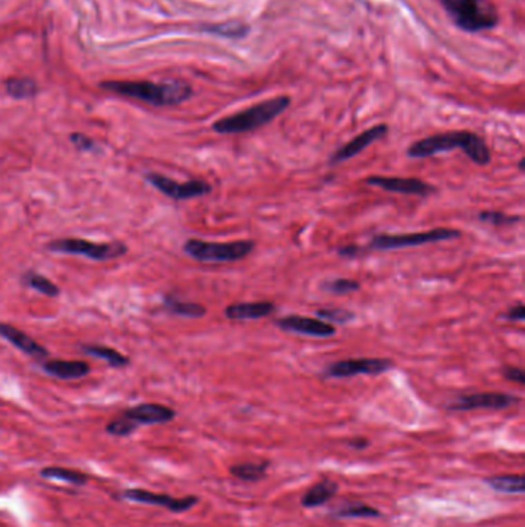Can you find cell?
Listing matches in <instances>:
<instances>
[{"instance_id":"d4e9b609","label":"cell","mask_w":525,"mask_h":527,"mask_svg":"<svg viewBox=\"0 0 525 527\" xmlns=\"http://www.w3.org/2000/svg\"><path fill=\"white\" fill-rule=\"evenodd\" d=\"M268 463H242L234 464L230 468L231 475L242 479V481H259L267 474Z\"/></svg>"},{"instance_id":"e575fe53","label":"cell","mask_w":525,"mask_h":527,"mask_svg":"<svg viewBox=\"0 0 525 527\" xmlns=\"http://www.w3.org/2000/svg\"><path fill=\"white\" fill-rule=\"evenodd\" d=\"M502 375L507 378L508 381H513L517 384H524L525 382V371L519 367L515 366H506L502 370Z\"/></svg>"},{"instance_id":"d590c367","label":"cell","mask_w":525,"mask_h":527,"mask_svg":"<svg viewBox=\"0 0 525 527\" xmlns=\"http://www.w3.org/2000/svg\"><path fill=\"white\" fill-rule=\"evenodd\" d=\"M363 252H365V248H362V247L356 246V244H348V246L338 247V255L339 256H344V258H356V256H359Z\"/></svg>"},{"instance_id":"4fadbf2b","label":"cell","mask_w":525,"mask_h":527,"mask_svg":"<svg viewBox=\"0 0 525 527\" xmlns=\"http://www.w3.org/2000/svg\"><path fill=\"white\" fill-rule=\"evenodd\" d=\"M122 497L125 499H130V501H134V503L159 506V508H165V509L171 510L174 513L187 512L198 504L196 497L174 498L170 495H164V493H154V492L144 490V489H126L122 492Z\"/></svg>"},{"instance_id":"2e32d148","label":"cell","mask_w":525,"mask_h":527,"mask_svg":"<svg viewBox=\"0 0 525 527\" xmlns=\"http://www.w3.org/2000/svg\"><path fill=\"white\" fill-rule=\"evenodd\" d=\"M0 338L12 344L20 351H23L25 355L36 358V360H45L48 356V350L42 344H39L28 333H25L23 330L11 326L8 322L0 321Z\"/></svg>"},{"instance_id":"7402d4cb","label":"cell","mask_w":525,"mask_h":527,"mask_svg":"<svg viewBox=\"0 0 525 527\" xmlns=\"http://www.w3.org/2000/svg\"><path fill=\"white\" fill-rule=\"evenodd\" d=\"M164 306L171 315L182 317H204L207 315V308L200 304L180 301L174 296H165Z\"/></svg>"},{"instance_id":"ba28073f","label":"cell","mask_w":525,"mask_h":527,"mask_svg":"<svg viewBox=\"0 0 525 527\" xmlns=\"http://www.w3.org/2000/svg\"><path fill=\"white\" fill-rule=\"evenodd\" d=\"M393 361L388 358H348L330 364L322 375L325 378H352L358 375H382L393 369Z\"/></svg>"},{"instance_id":"30bf717a","label":"cell","mask_w":525,"mask_h":527,"mask_svg":"<svg viewBox=\"0 0 525 527\" xmlns=\"http://www.w3.org/2000/svg\"><path fill=\"white\" fill-rule=\"evenodd\" d=\"M519 403V398L502 391H481V394H470L457 396L455 401L447 405L448 410L453 412H468L476 409H490V410H504Z\"/></svg>"},{"instance_id":"4dcf8cb0","label":"cell","mask_w":525,"mask_h":527,"mask_svg":"<svg viewBox=\"0 0 525 527\" xmlns=\"http://www.w3.org/2000/svg\"><path fill=\"white\" fill-rule=\"evenodd\" d=\"M477 219H479L481 222H486V224H491L495 227H506V225H513V224H517V222H521L522 218L521 216H511V214H506V213H501V212H481L479 214H477Z\"/></svg>"},{"instance_id":"52a82bcc","label":"cell","mask_w":525,"mask_h":527,"mask_svg":"<svg viewBox=\"0 0 525 527\" xmlns=\"http://www.w3.org/2000/svg\"><path fill=\"white\" fill-rule=\"evenodd\" d=\"M461 236L459 230L455 228H433L428 232L417 233H403V234H378L370 241L368 248L376 252H385V250H398L407 247H419L426 244H436V242L453 241Z\"/></svg>"},{"instance_id":"f1b7e54d","label":"cell","mask_w":525,"mask_h":527,"mask_svg":"<svg viewBox=\"0 0 525 527\" xmlns=\"http://www.w3.org/2000/svg\"><path fill=\"white\" fill-rule=\"evenodd\" d=\"M321 288L333 295H348V293L358 292V290L361 288V284L350 278H334V279H328L322 282Z\"/></svg>"},{"instance_id":"836d02e7","label":"cell","mask_w":525,"mask_h":527,"mask_svg":"<svg viewBox=\"0 0 525 527\" xmlns=\"http://www.w3.org/2000/svg\"><path fill=\"white\" fill-rule=\"evenodd\" d=\"M504 320L507 321H513V322H521L525 320V308L522 302H517L516 306L510 307L506 313L502 315Z\"/></svg>"},{"instance_id":"3957f363","label":"cell","mask_w":525,"mask_h":527,"mask_svg":"<svg viewBox=\"0 0 525 527\" xmlns=\"http://www.w3.org/2000/svg\"><path fill=\"white\" fill-rule=\"evenodd\" d=\"M292 104L288 96H276L273 99L262 100V102L245 108L230 116H225L213 124V130L219 134H240L248 133L270 124L280 116Z\"/></svg>"},{"instance_id":"8fae6325","label":"cell","mask_w":525,"mask_h":527,"mask_svg":"<svg viewBox=\"0 0 525 527\" xmlns=\"http://www.w3.org/2000/svg\"><path fill=\"white\" fill-rule=\"evenodd\" d=\"M367 185L382 188L383 192L412 194V196H428L436 193V187L428 182L417 178H398V176H368L365 178Z\"/></svg>"},{"instance_id":"8d00e7d4","label":"cell","mask_w":525,"mask_h":527,"mask_svg":"<svg viewBox=\"0 0 525 527\" xmlns=\"http://www.w3.org/2000/svg\"><path fill=\"white\" fill-rule=\"evenodd\" d=\"M350 445L354 449H365L368 445V441L363 438H358V439H353V441H350Z\"/></svg>"},{"instance_id":"ac0fdd59","label":"cell","mask_w":525,"mask_h":527,"mask_svg":"<svg viewBox=\"0 0 525 527\" xmlns=\"http://www.w3.org/2000/svg\"><path fill=\"white\" fill-rule=\"evenodd\" d=\"M42 370L57 380H79L90 373L91 366L86 361L48 360L42 362Z\"/></svg>"},{"instance_id":"74e56055","label":"cell","mask_w":525,"mask_h":527,"mask_svg":"<svg viewBox=\"0 0 525 527\" xmlns=\"http://www.w3.org/2000/svg\"><path fill=\"white\" fill-rule=\"evenodd\" d=\"M524 168H525V159L522 158V159L519 160V170H521V172H524Z\"/></svg>"},{"instance_id":"d6986e66","label":"cell","mask_w":525,"mask_h":527,"mask_svg":"<svg viewBox=\"0 0 525 527\" xmlns=\"http://www.w3.org/2000/svg\"><path fill=\"white\" fill-rule=\"evenodd\" d=\"M338 492V483L332 481V479H324L318 484H314L312 489H308L304 497H302L300 503L304 508H318V506L325 504L330 501Z\"/></svg>"},{"instance_id":"f546056e","label":"cell","mask_w":525,"mask_h":527,"mask_svg":"<svg viewBox=\"0 0 525 527\" xmlns=\"http://www.w3.org/2000/svg\"><path fill=\"white\" fill-rule=\"evenodd\" d=\"M316 316L322 321L330 322V324H339V326H344V324H348L354 320L353 312H350V310H345V308H338V307L318 308L316 310Z\"/></svg>"},{"instance_id":"44dd1931","label":"cell","mask_w":525,"mask_h":527,"mask_svg":"<svg viewBox=\"0 0 525 527\" xmlns=\"http://www.w3.org/2000/svg\"><path fill=\"white\" fill-rule=\"evenodd\" d=\"M20 282H22L23 287L36 290L39 293L50 296V298H56V296L60 295V288L57 284L46 278V276L35 272V270H26V272H23Z\"/></svg>"},{"instance_id":"ffe728a7","label":"cell","mask_w":525,"mask_h":527,"mask_svg":"<svg viewBox=\"0 0 525 527\" xmlns=\"http://www.w3.org/2000/svg\"><path fill=\"white\" fill-rule=\"evenodd\" d=\"M82 351L85 355H90L93 358H99V360H104L110 364L111 367H126L130 364V358L125 356L124 353H120L116 349L113 347H106V346H99V344H84Z\"/></svg>"},{"instance_id":"277c9868","label":"cell","mask_w":525,"mask_h":527,"mask_svg":"<svg viewBox=\"0 0 525 527\" xmlns=\"http://www.w3.org/2000/svg\"><path fill=\"white\" fill-rule=\"evenodd\" d=\"M441 3L455 25L467 33L491 30L499 22V15L488 0H441Z\"/></svg>"},{"instance_id":"83f0119b","label":"cell","mask_w":525,"mask_h":527,"mask_svg":"<svg viewBox=\"0 0 525 527\" xmlns=\"http://www.w3.org/2000/svg\"><path fill=\"white\" fill-rule=\"evenodd\" d=\"M336 518H378L381 513L378 509L372 508V506L362 504V503H353L347 504L344 508L333 512Z\"/></svg>"},{"instance_id":"7c38bea8","label":"cell","mask_w":525,"mask_h":527,"mask_svg":"<svg viewBox=\"0 0 525 527\" xmlns=\"http://www.w3.org/2000/svg\"><path fill=\"white\" fill-rule=\"evenodd\" d=\"M276 326L288 333L313 336V338H332L336 335L333 324L319 320V317H308L300 315H288L274 321Z\"/></svg>"},{"instance_id":"e0dca14e","label":"cell","mask_w":525,"mask_h":527,"mask_svg":"<svg viewBox=\"0 0 525 527\" xmlns=\"http://www.w3.org/2000/svg\"><path fill=\"white\" fill-rule=\"evenodd\" d=\"M276 304L271 301H258V302H236L225 307L224 315L231 321H251L262 320L276 312Z\"/></svg>"},{"instance_id":"7a4b0ae2","label":"cell","mask_w":525,"mask_h":527,"mask_svg":"<svg viewBox=\"0 0 525 527\" xmlns=\"http://www.w3.org/2000/svg\"><path fill=\"white\" fill-rule=\"evenodd\" d=\"M100 86L106 91L156 107L179 105L190 99L193 94V88L184 80H166L160 84L148 82V80H106L100 84Z\"/></svg>"},{"instance_id":"cb8c5ba5","label":"cell","mask_w":525,"mask_h":527,"mask_svg":"<svg viewBox=\"0 0 525 527\" xmlns=\"http://www.w3.org/2000/svg\"><path fill=\"white\" fill-rule=\"evenodd\" d=\"M40 475H42L44 478L59 479V481L70 483L74 486H84V484L88 483V477L82 474V472L71 470V469H66V468H56V465H52V468L42 469L40 470Z\"/></svg>"},{"instance_id":"5b68a950","label":"cell","mask_w":525,"mask_h":527,"mask_svg":"<svg viewBox=\"0 0 525 527\" xmlns=\"http://www.w3.org/2000/svg\"><path fill=\"white\" fill-rule=\"evenodd\" d=\"M256 244L250 239H242L234 242H210L198 238L185 241L184 252L194 261L205 264H222L236 262L251 255Z\"/></svg>"},{"instance_id":"4316f807","label":"cell","mask_w":525,"mask_h":527,"mask_svg":"<svg viewBox=\"0 0 525 527\" xmlns=\"http://www.w3.org/2000/svg\"><path fill=\"white\" fill-rule=\"evenodd\" d=\"M6 91L15 99H28L37 94V85L28 77H11L6 80Z\"/></svg>"},{"instance_id":"8992f818","label":"cell","mask_w":525,"mask_h":527,"mask_svg":"<svg viewBox=\"0 0 525 527\" xmlns=\"http://www.w3.org/2000/svg\"><path fill=\"white\" fill-rule=\"evenodd\" d=\"M51 253L84 256L91 261H111L126 253L128 247L120 241L114 242H93L80 238H62L46 244Z\"/></svg>"},{"instance_id":"9a60e30c","label":"cell","mask_w":525,"mask_h":527,"mask_svg":"<svg viewBox=\"0 0 525 527\" xmlns=\"http://www.w3.org/2000/svg\"><path fill=\"white\" fill-rule=\"evenodd\" d=\"M122 416L130 420L140 427V425H153V424H166L176 418V412L171 407H166L164 404L145 403L134 405L122 412Z\"/></svg>"},{"instance_id":"5bb4252c","label":"cell","mask_w":525,"mask_h":527,"mask_svg":"<svg viewBox=\"0 0 525 527\" xmlns=\"http://www.w3.org/2000/svg\"><path fill=\"white\" fill-rule=\"evenodd\" d=\"M387 133H388V125H385V124H379V125H374L372 128H368V130L362 131L361 134H358V136L353 138L352 140H348L345 145H342L341 148H338V150L333 153V156L330 158L328 164L330 165H339V164H342V162L358 156L362 150H365L367 147L374 144L376 140L385 138Z\"/></svg>"},{"instance_id":"1f68e13d","label":"cell","mask_w":525,"mask_h":527,"mask_svg":"<svg viewBox=\"0 0 525 527\" xmlns=\"http://www.w3.org/2000/svg\"><path fill=\"white\" fill-rule=\"evenodd\" d=\"M105 430L113 436H128L137 430V425L131 423L130 420H126L125 416L120 415L106 424Z\"/></svg>"},{"instance_id":"6da1fadb","label":"cell","mask_w":525,"mask_h":527,"mask_svg":"<svg viewBox=\"0 0 525 527\" xmlns=\"http://www.w3.org/2000/svg\"><path fill=\"white\" fill-rule=\"evenodd\" d=\"M456 148L462 150L464 154L476 165L484 167L490 164L491 153L486 140L479 134L466 130L437 133L433 136L416 140L407 148V156L412 159L432 158L439 153L456 150Z\"/></svg>"},{"instance_id":"484cf974","label":"cell","mask_w":525,"mask_h":527,"mask_svg":"<svg viewBox=\"0 0 525 527\" xmlns=\"http://www.w3.org/2000/svg\"><path fill=\"white\" fill-rule=\"evenodd\" d=\"M204 31L211 33V35H216L220 37L240 39V37H245L248 35V31H250V26L245 25L244 22L233 20V22L207 25V26H204Z\"/></svg>"},{"instance_id":"9c48e42d","label":"cell","mask_w":525,"mask_h":527,"mask_svg":"<svg viewBox=\"0 0 525 527\" xmlns=\"http://www.w3.org/2000/svg\"><path fill=\"white\" fill-rule=\"evenodd\" d=\"M145 181L153 185L156 190L168 196L174 201H188L194 198H202L208 193H211V185L207 181L191 179L187 182H178L164 174L159 173H146Z\"/></svg>"},{"instance_id":"603a6c76","label":"cell","mask_w":525,"mask_h":527,"mask_svg":"<svg viewBox=\"0 0 525 527\" xmlns=\"http://www.w3.org/2000/svg\"><path fill=\"white\" fill-rule=\"evenodd\" d=\"M486 483L491 489L502 493H517V495H521L525 490V481L522 475L490 477L486 479Z\"/></svg>"},{"instance_id":"d6a6232c","label":"cell","mask_w":525,"mask_h":527,"mask_svg":"<svg viewBox=\"0 0 525 527\" xmlns=\"http://www.w3.org/2000/svg\"><path fill=\"white\" fill-rule=\"evenodd\" d=\"M71 144L76 147V150L82 151V153H90V151H96L97 145L91 138L86 136V134L82 133H73L70 136Z\"/></svg>"}]
</instances>
